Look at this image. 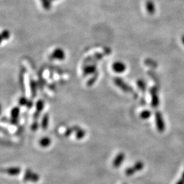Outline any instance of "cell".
Returning a JSON list of instances; mask_svg holds the SVG:
<instances>
[{
  "label": "cell",
  "mask_w": 184,
  "mask_h": 184,
  "mask_svg": "<svg viewBox=\"0 0 184 184\" xmlns=\"http://www.w3.org/2000/svg\"><path fill=\"white\" fill-rule=\"evenodd\" d=\"M65 53L61 48H57L53 52L51 55V58L52 59H55L58 60H63L65 58Z\"/></svg>",
  "instance_id": "52a82bcc"
},
{
  "label": "cell",
  "mask_w": 184,
  "mask_h": 184,
  "mask_svg": "<svg viewBox=\"0 0 184 184\" xmlns=\"http://www.w3.org/2000/svg\"><path fill=\"white\" fill-rule=\"evenodd\" d=\"M32 106H33V103H32L31 101L29 100V102H28V105L26 106L27 107H28L29 109H30V108H31V107H32Z\"/></svg>",
  "instance_id": "f1b7e54d"
},
{
  "label": "cell",
  "mask_w": 184,
  "mask_h": 184,
  "mask_svg": "<svg viewBox=\"0 0 184 184\" xmlns=\"http://www.w3.org/2000/svg\"><path fill=\"white\" fill-rule=\"evenodd\" d=\"M76 134V138L77 140H81L82 138H84L85 137V136L86 135V132L85 130L80 128L78 129L77 131L75 132Z\"/></svg>",
  "instance_id": "9a60e30c"
},
{
  "label": "cell",
  "mask_w": 184,
  "mask_h": 184,
  "mask_svg": "<svg viewBox=\"0 0 184 184\" xmlns=\"http://www.w3.org/2000/svg\"><path fill=\"white\" fill-rule=\"evenodd\" d=\"M96 72V66L95 64L86 66L84 68V75L87 76L88 74H94Z\"/></svg>",
  "instance_id": "30bf717a"
},
{
  "label": "cell",
  "mask_w": 184,
  "mask_h": 184,
  "mask_svg": "<svg viewBox=\"0 0 184 184\" xmlns=\"http://www.w3.org/2000/svg\"><path fill=\"white\" fill-rule=\"evenodd\" d=\"M51 144V140L49 137H44L39 141V145L43 148L48 147Z\"/></svg>",
  "instance_id": "4fadbf2b"
},
{
  "label": "cell",
  "mask_w": 184,
  "mask_h": 184,
  "mask_svg": "<svg viewBox=\"0 0 184 184\" xmlns=\"http://www.w3.org/2000/svg\"><path fill=\"white\" fill-rule=\"evenodd\" d=\"M148 74L156 83H158V84L159 83V79L157 75L154 71H153L152 70L149 71L148 72Z\"/></svg>",
  "instance_id": "44dd1931"
},
{
  "label": "cell",
  "mask_w": 184,
  "mask_h": 184,
  "mask_svg": "<svg viewBox=\"0 0 184 184\" xmlns=\"http://www.w3.org/2000/svg\"><path fill=\"white\" fill-rule=\"evenodd\" d=\"M155 122L157 130L160 132H163L165 130L166 126L163 115L159 111H157L155 113Z\"/></svg>",
  "instance_id": "3957f363"
},
{
  "label": "cell",
  "mask_w": 184,
  "mask_h": 184,
  "mask_svg": "<svg viewBox=\"0 0 184 184\" xmlns=\"http://www.w3.org/2000/svg\"><path fill=\"white\" fill-rule=\"evenodd\" d=\"M98 76V73H97L95 74H94L92 77L87 82V85L88 87H91L92 85H93L94 84V83L96 82Z\"/></svg>",
  "instance_id": "603a6c76"
},
{
  "label": "cell",
  "mask_w": 184,
  "mask_h": 184,
  "mask_svg": "<svg viewBox=\"0 0 184 184\" xmlns=\"http://www.w3.org/2000/svg\"><path fill=\"white\" fill-rule=\"evenodd\" d=\"M144 64L147 66L150 67V68H151V69H156L158 66L157 63L155 60H153L152 58H146L144 60Z\"/></svg>",
  "instance_id": "7c38bea8"
},
{
  "label": "cell",
  "mask_w": 184,
  "mask_h": 184,
  "mask_svg": "<svg viewBox=\"0 0 184 184\" xmlns=\"http://www.w3.org/2000/svg\"></svg>",
  "instance_id": "1f68e13d"
},
{
  "label": "cell",
  "mask_w": 184,
  "mask_h": 184,
  "mask_svg": "<svg viewBox=\"0 0 184 184\" xmlns=\"http://www.w3.org/2000/svg\"><path fill=\"white\" fill-rule=\"evenodd\" d=\"M29 100H28L25 97H21L18 100V103L20 106H27Z\"/></svg>",
  "instance_id": "484cf974"
},
{
  "label": "cell",
  "mask_w": 184,
  "mask_h": 184,
  "mask_svg": "<svg viewBox=\"0 0 184 184\" xmlns=\"http://www.w3.org/2000/svg\"><path fill=\"white\" fill-rule=\"evenodd\" d=\"M44 102L42 100H39L37 101L36 104V111L41 113V112L44 109Z\"/></svg>",
  "instance_id": "d6986e66"
},
{
  "label": "cell",
  "mask_w": 184,
  "mask_h": 184,
  "mask_svg": "<svg viewBox=\"0 0 184 184\" xmlns=\"http://www.w3.org/2000/svg\"><path fill=\"white\" fill-rule=\"evenodd\" d=\"M2 171H4L10 176H17L21 172V169L18 167H12L5 169L4 170H2Z\"/></svg>",
  "instance_id": "9c48e42d"
},
{
  "label": "cell",
  "mask_w": 184,
  "mask_h": 184,
  "mask_svg": "<svg viewBox=\"0 0 184 184\" xmlns=\"http://www.w3.org/2000/svg\"><path fill=\"white\" fill-rule=\"evenodd\" d=\"M125 159V153H123L122 152L119 153V154H117V156H116V157L114 158V159L113 161V163H112L113 166L116 169L119 168L123 163Z\"/></svg>",
  "instance_id": "5b68a950"
},
{
  "label": "cell",
  "mask_w": 184,
  "mask_h": 184,
  "mask_svg": "<svg viewBox=\"0 0 184 184\" xmlns=\"http://www.w3.org/2000/svg\"><path fill=\"white\" fill-rule=\"evenodd\" d=\"M144 164L142 162L138 161L136 162L134 165H133L132 167H128L125 170V174L128 176H130L135 174L136 172L141 171L142 169H144Z\"/></svg>",
  "instance_id": "277c9868"
},
{
  "label": "cell",
  "mask_w": 184,
  "mask_h": 184,
  "mask_svg": "<svg viewBox=\"0 0 184 184\" xmlns=\"http://www.w3.org/2000/svg\"><path fill=\"white\" fill-rule=\"evenodd\" d=\"M10 35V34L8 31H7V30L4 31L1 34V41H2L4 39H8Z\"/></svg>",
  "instance_id": "4316f807"
},
{
  "label": "cell",
  "mask_w": 184,
  "mask_h": 184,
  "mask_svg": "<svg viewBox=\"0 0 184 184\" xmlns=\"http://www.w3.org/2000/svg\"><path fill=\"white\" fill-rule=\"evenodd\" d=\"M103 57V54L98 53V54H95V55L92 56L91 57H89V58H87V61H85V62L87 63L88 61H90V60H95V61H97V60L101 59Z\"/></svg>",
  "instance_id": "7402d4cb"
},
{
  "label": "cell",
  "mask_w": 184,
  "mask_h": 184,
  "mask_svg": "<svg viewBox=\"0 0 184 184\" xmlns=\"http://www.w3.org/2000/svg\"><path fill=\"white\" fill-rule=\"evenodd\" d=\"M112 69L116 73L121 74L126 71V66L122 61H116L113 64Z\"/></svg>",
  "instance_id": "8992f818"
},
{
  "label": "cell",
  "mask_w": 184,
  "mask_h": 184,
  "mask_svg": "<svg viewBox=\"0 0 184 184\" xmlns=\"http://www.w3.org/2000/svg\"><path fill=\"white\" fill-rule=\"evenodd\" d=\"M39 180V175H38L36 173H33L31 175V176L30 178V182H37Z\"/></svg>",
  "instance_id": "cb8c5ba5"
},
{
  "label": "cell",
  "mask_w": 184,
  "mask_h": 184,
  "mask_svg": "<svg viewBox=\"0 0 184 184\" xmlns=\"http://www.w3.org/2000/svg\"><path fill=\"white\" fill-rule=\"evenodd\" d=\"M159 88L157 85L152 87L150 89V93L151 97V104L153 108H157L160 104L159 97L158 95Z\"/></svg>",
  "instance_id": "7a4b0ae2"
},
{
  "label": "cell",
  "mask_w": 184,
  "mask_h": 184,
  "mask_svg": "<svg viewBox=\"0 0 184 184\" xmlns=\"http://www.w3.org/2000/svg\"><path fill=\"white\" fill-rule=\"evenodd\" d=\"M49 123V114L48 113H45L42 119L41 120V128L43 130H46L48 126Z\"/></svg>",
  "instance_id": "8fae6325"
},
{
  "label": "cell",
  "mask_w": 184,
  "mask_h": 184,
  "mask_svg": "<svg viewBox=\"0 0 184 184\" xmlns=\"http://www.w3.org/2000/svg\"><path fill=\"white\" fill-rule=\"evenodd\" d=\"M32 173V170L30 169H27L25 172L24 176H23V181L24 182H28L30 180V178Z\"/></svg>",
  "instance_id": "ffe728a7"
},
{
  "label": "cell",
  "mask_w": 184,
  "mask_h": 184,
  "mask_svg": "<svg viewBox=\"0 0 184 184\" xmlns=\"http://www.w3.org/2000/svg\"><path fill=\"white\" fill-rule=\"evenodd\" d=\"M38 126H39V124H38V123L37 122V120H36L31 125V129L32 130H34V131H35L38 128Z\"/></svg>",
  "instance_id": "83f0119b"
},
{
  "label": "cell",
  "mask_w": 184,
  "mask_h": 184,
  "mask_svg": "<svg viewBox=\"0 0 184 184\" xmlns=\"http://www.w3.org/2000/svg\"><path fill=\"white\" fill-rule=\"evenodd\" d=\"M182 43H183V44L184 45V35H183L182 37Z\"/></svg>",
  "instance_id": "4dcf8cb0"
},
{
  "label": "cell",
  "mask_w": 184,
  "mask_h": 184,
  "mask_svg": "<svg viewBox=\"0 0 184 184\" xmlns=\"http://www.w3.org/2000/svg\"><path fill=\"white\" fill-rule=\"evenodd\" d=\"M151 116V112L148 110H145L143 111L141 113H140V117L141 119H144V120H147Z\"/></svg>",
  "instance_id": "ac0fdd59"
},
{
  "label": "cell",
  "mask_w": 184,
  "mask_h": 184,
  "mask_svg": "<svg viewBox=\"0 0 184 184\" xmlns=\"http://www.w3.org/2000/svg\"><path fill=\"white\" fill-rule=\"evenodd\" d=\"M20 114V108L18 107H14L11 111V118L18 119Z\"/></svg>",
  "instance_id": "2e32d148"
},
{
  "label": "cell",
  "mask_w": 184,
  "mask_h": 184,
  "mask_svg": "<svg viewBox=\"0 0 184 184\" xmlns=\"http://www.w3.org/2000/svg\"><path fill=\"white\" fill-rule=\"evenodd\" d=\"M30 85H31L32 97H35L37 95V84L34 80H31V82H30Z\"/></svg>",
  "instance_id": "e0dca14e"
},
{
  "label": "cell",
  "mask_w": 184,
  "mask_h": 184,
  "mask_svg": "<svg viewBox=\"0 0 184 184\" xmlns=\"http://www.w3.org/2000/svg\"><path fill=\"white\" fill-rule=\"evenodd\" d=\"M41 1L44 8L46 10H50V8H51L50 0H41Z\"/></svg>",
  "instance_id": "d4e9b609"
},
{
  "label": "cell",
  "mask_w": 184,
  "mask_h": 184,
  "mask_svg": "<svg viewBox=\"0 0 184 184\" xmlns=\"http://www.w3.org/2000/svg\"><path fill=\"white\" fill-rule=\"evenodd\" d=\"M114 82L115 85L120 89H121L123 91L133 94V95L135 97H137V94L134 91L133 89L128 84H126L125 81H123V80L122 78L115 77L114 79Z\"/></svg>",
  "instance_id": "6da1fadb"
},
{
  "label": "cell",
  "mask_w": 184,
  "mask_h": 184,
  "mask_svg": "<svg viewBox=\"0 0 184 184\" xmlns=\"http://www.w3.org/2000/svg\"><path fill=\"white\" fill-rule=\"evenodd\" d=\"M176 184H184V179L181 178V179H179V181L176 182Z\"/></svg>",
  "instance_id": "f546056e"
},
{
  "label": "cell",
  "mask_w": 184,
  "mask_h": 184,
  "mask_svg": "<svg viewBox=\"0 0 184 184\" xmlns=\"http://www.w3.org/2000/svg\"><path fill=\"white\" fill-rule=\"evenodd\" d=\"M136 85L138 88L142 91L145 92L147 89V84L146 82L143 79H138L136 81Z\"/></svg>",
  "instance_id": "5bb4252c"
},
{
  "label": "cell",
  "mask_w": 184,
  "mask_h": 184,
  "mask_svg": "<svg viewBox=\"0 0 184 184\" xmlns=\"http://www.w3.org/2000/svg\"><path fill=\"white\" fill-rule=\"evenodd\" d=\"M146 8L150 15H153L156 13V6L152 0H147L146 2Z\"/></svg>",
  "instance_id": "ba28073f"
}]
</instances>
